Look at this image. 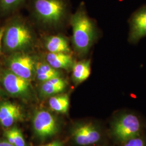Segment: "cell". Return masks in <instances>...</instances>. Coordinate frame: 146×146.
Masks as SVG:
<instances>
[{
  "instance_id": "1",
  "label": "cell",
  "mask_w": 146,
  "mask_h": 146,
  "mask_svg": "<svg viewBox=\"0 0 146 146\" xmlns=\"http://www.w3.org/2000/svg\"><path fill=\"white\" fill-rule=\"evenodd\" d=\"M73 28V47L80 57L88 55L99 36L94 20L89 16L86 5L81 2L70 18Z\"/></svg>"
},
{
  "instance_id": "2",
  "label": "cell",
  "mask_w": 146,
  "mask_h": 146,
  "mask_svg": "<svg viewBox=\"0 0 146 146\" xmlns=\"http://www.w3.org/2000/svg\"><path fill=\"white\" fill-rule=\"evenodd\" d=\"M31 2L33 13L45 23H59L69 11L67 0H31Z\"/></svg>"
},
{
  "instance_id": "3",
  "label": "cell",
  "mask_w": 146,
  "mask_h": 146,
  "mask_svg": "<svg viewBox=\"0 0 146 146\" xmlns=\"http://www.w3.org/2000/svg\"><path fill=\"white\" fill-rule=\"evenodd\" d=\"M141 129V123L139 117L133 113H125L114 120L111 131L116 139L123 142L140 135Z\"/></svg>"
},
{
  "instance_id": "4",
  "label": "cell",
  "mask_w": 146,
  "mask_h": 146,
  "mask_svg": "<svg viewBox=\"0 0 146 146\" xmlns=\"http://www.w3.org/2000/svg\"><path fill=\"white\" fill-rule=\"evenodd\" d=\"M14 23L5 31V44L11 51H21L31 46L33 37L30 29L23 23Z\"/></svg>"
},
{
  "instance_id": "5",
  "label": "cell",
  "mask_w": 146,
  "mask_h": 146,
  "mask_svg": "<svg viewBox=\"0 0 146 146\" xmlns=\"http://www.w3.org/2000/svg\"><path fill=\"white\" fill-rule=\"evenodd\" d=\"M128 41L136 44L146 37V3L134 11L128 19Z\"/></svg>"
},
{
  "instance_id": "6",
  "label": "cell",
  "mask_w": 146,
  "mask_h": 146,
  "mask_svg": "<svg viewBox=\"0 0 146 146\" xmlns=\"http://www.w3.org/2000/svg\"><path fill=\"white\" fill-rule=\"evenodd\" d=\"M33 128L38 137L41 139H46L57 133L58 122L49 111L41 110L36 112L34 116Z\"/></svg>"
},
{
  "instance_id": "7",
  "label": "cell",
  "mask_w": 146,
  "mask_h": 146,
  "mask_svg": "<svg viewBox=\"0 0 146 146\" xmlns=\"http://www.w3.org/2000/svg\"><path fill=\"white\" fill-rule=\"evenodd\" d=\"M35 60L25 53H16L9 60L11 72L21 78L30 80L35 74Z\"/></svg>"
},
{
  "instance_id": "8",
  "label": "cell",
  "mask_w": 146,
  "mask_h": 146,
  "mask_svg": "<svg viewBox=\"0 0 146 146\" xmlns=\"http://www.w3.org/2000/svg\"><path fill=\"white\" fill-rule=\"evenodd\" d=\"M3 84L9 94L22 98H28L31 95L30 81L21 78L11 71H7L3 76Z\"/></svg>"
},
{
  "instance_id": "9",
  "label": "cell",
  "mask_w": 146,
  "mask_h": 146,
  "mask_svg": "<svg viewBox=\"0 0 146 146\" xmlns=\"http://www.w3.org/2000/svg\"><path fill=\"white\" fill-rule=\"evenodd\" d=\"M72 137L78 145L89 146L99 141L101 133L99 128L93 123H83L78 124L73 128Z\"/></svg>"
},
{
  "instance_id": "10",
  "label": "cell",
  "mask_w": 146,
  "mask_h": 146,
  "mask_svg": "<svg viewBox=\"0 0 146 146\" xmlns=\"http://www.w3.org/2000/svg\"><path fill=\"white\" fill-rule=\"evenodd\" d=\"M22 116L20 108L17 104L5 102L0 104V122L5 127H9Z\"/></svg>"
},
{
  "instance_id": "11",
  "label": "cell",
  "mask_w": 146,
  "mask_h": 146,
  "mask_svg": "<svg viewBox=\"0 0 146 146\" xmlns=\"http://www.w3.org/2000/svg\"><path fill=\"white\" fill-rule=\"evenodd\" d=\"M46 58L48 63L56 69L69 70L75 63L73 56L69 53L49 52Z\"/></svg>"
},
{
  "instance_id": "12",
  "label": "cell",
  "mask_w": 146,
  "mask_h": 146,
  "mask_svg": "<svg viewBox=\"0 0 146 146\" xmlns=\"http://www.w3.org/2000/svg\"><path fill=\"white\" fill-rule=\"evenodd\" d=\"M67 86L66 81L61 77L52 78L43 82L41 88V94L44 96H53L61 93Z\"/></svg>"
},
{
  "instance_id": "13",
  "label": "cell",
  "mask_w": 146,
  "mask_h": 146,
  "mask_svg": "<svg viewBox=\"0 0 146 146\" xmlns=\"http://www.w3.org/2000/svg\"><path fill=\"white\" fill-rule=\"evenodd\" d=\"M73 80L75 83L80 84L88 78L91 73V60L84 59L75 63L73 68Z\"/></svg>"
},
{
  "instance_id": "14",
  "label": "cell",
  "mask_w": 146,
  "mask_h": 146,
  "mask_svg": "<svg viewBox=\"0 0 146 146\" xmlns=\"http://www.w3.org/2000/svg\"><path fill=\"white\" fill-rule=\"evenodd\" d=\"M45 46L49 52L69 53L70 49L67 40L60 35H54L47 37Z\"/></svg>"
},
{
  "instance_id": "15",
  "label": "cell",
  "mask_w": 146,
  "mask_h": 146,
  "mask_svg": "<svg viewBox=\"0 0 146 146\" xmlns=\"http://www.w3.org/2000/svg\"><path fill=\"white\" fill-rule=\"evenodd\" d=\"M49 104L53 110L60 113H66L69 108V99L66 94L52 96L49 100Z\"/></svg>"
},
{
  "instance_id": "16",
  "label": "cell",
  "mask_w": 146,
  "mask_h": 146,
  "mask_svg": "<svg viewBox=\"0 0 146 146\" xmlns=\"http://www.w3.org/2000/svg\"><path fill=\"white\" fill-rule=\"evenodd\" d=\"M27 0H0V9L4 13L15 11L23 5Z\"/></svg>"
},
{
  "instance_id": "17",
  "label": "cell",
  "mask_w": 146,
  "mask_h": 146,
  "mask_svg": "<svg viewBox=\"0 0 146 146\" xmlns=\"http://www.w3.org/2000/svg\"><path fill=\"white\" fill-rule=\"evenodd\" d=\"M35 74L36 75L53 74L58 76H61V73L58 69L52 68L48 63L36 62L35 66Z\"/></svg>"
},
{
  "instance_id": "18",
  "label": "cell",
  "mask_w": 146,
  "mask_h": 146,
  "mask_svg": "<svg viewBox=\"0 0 146 146\" xmlns=\"http://www.w3.org/2000/svg\"><path fill=\"white\" fill-rule=\"evenodd\" d=\"M13 134L14 146H26V142L21 131L17 127H13L11 128Z\"/></svg>"
},
{
  "instance_id": "19",
  "label": "cell",
  "mask_w": 146,
  "mask_h": 146,
  "mask_svg": "<svg viewBox=\"0 0 146 146\" xmlns=\"http://www.w3.org/2000/svg\"><path fill=\"white\" fill-rule=\"evenodd\" d=\"M122 143V146H146V141L140 135L132 137Z\"/></svg>"
},
{
  "instance_id": "20",
  "label": "cell",
  "mask_w": 146,
  "mask_h": 146,
  "mask_svg": "<svg viewBox=\"0 0 146 146\" xmlns=\"http://www.w3.org/2000/svg\"><path fill=\"white\" fill-rule=\"evenodd\" d=\"M0 146H15L11 143H9L8 141H0Z\"/></svg>"
},
{
  "instance_id": "21",
  "label": "cell",
  "mask_w": 146,
  "mask_h": 146,
  "mask_svg": "<svg viewBox=\"0 0 146 146\" xmlns=\"http://www.w3.org/2000/svg\"><path fill=\"white\" fill-rule=\"evenodd\" d=\"M59 141L58 140H56V141H53L52 142H50V143H48V144H46V145H42V146H56L57 144H58V143L59 142Z\"/></svg>"
},
{
  "instance_id": "22",
  "label": "cell",
  "mask_w": 146,
  "mask_h": 146,
  "mask_svg": "<svg viewBox=\"0 0 146 146\" xmlns=\"http://www.w3.org/2000/svg\"><path fill=\"white\" fill-rule=\"evenodd\" d=\"M5 33V29H0V49H1V41L2 38L3 36Z\"/></svg>"
},
{
  "instance_id": "23",
  "label": "cell",
  "mask_w": 146,
  "mask_h": 146,
  "mask_svg": "<svg viewBox=\"0 0 146 146\" xmlns=\"http://www.w3.org/2000/svg\"><path fill=\"white\" fill-rule=\"evenodd\" d=\"M63 146V142L62 141H59V142L58 143V144L55 146Z\"/></svg>"
}]
</instances>
